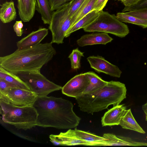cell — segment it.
I'll return each mask as SVG.
<instances>
[{"label": "cell", "mask_w": 147, "mask_h": 147, "mask_svg": "<svg viewBox=\"0 0 147 147\" xmlns=\"http://www.w3.org/2000/svg\"><path fill=\"white\" fill-rule=\"evenodd\" d=\"M33 106L38 114L37 126L71 129L76 127L81 120L73 111L72 102L61 97L38 96Z\"/></svg>", "instance_id": "1"}, {"label": "cell", "mask_w": 147, "mask_h": 147, "mask_svg": "<svg viewBox=\"0 0 147 147\" xmlns=\"http://www.w3.org/2000/svg\"><path fill=\"white\" fill-rule=\"evenodd\" d=\"M56 53L51 42L40 43L0 57V66L14 74L40 72L41 69Z\"/></svg>", "instance_id": "2"}, {"label": "cell", "mask_w": 147, "mask_h": 147, "mask_svg": "<svg viewBox=\"0 0 147 147\" xmlns=\"http://www.w3.org/2000/svg\"><path fill=\"white\" fill-rule=\"evenodd\" d=\"M126 91L124 84L111 81L101 88L82 94L76 99L81 111L93 114L107 109L111 105H119L126 98Z\"/></svg>", "instance_id": "3"}, {"label": "cell", "mask_w": 147, "mask_h": 147, "mask_svg": "<svg viewBox=\"0 0 147 147\" xmlns=\"http://www.w3.org/2000/svg\"><path fill=\"white\" fill-rule=\"evenodd\" d=\"M0 114L3 121L17 129L27 130L36 126L38 113L33 106L20 107L0 99Z\"/></svg>", "instance_id": "4"}, {"label": "cell", "mask_w": 147, "mask_h": 147, "mask_svg": "<svg viewBox=\"0 0 147 147\" xmlns=\"http://www.w3.org/2000/svg\"><path fill=\"white\" fill-rule=\"evenodd\" d=\"M86 32L110 33L123 38L129 33L127 26L119 20L115 14L102 10L97 17L91 23L83 28Z\"/></svg>", "instance_id": "5"}, {"label": "cell", "mask_w": 147, "mask_h": 147, "mask_svg": "<svg viewBox=\"0 0 147 147\" xmlns=\"http://www.w3.org/2000/svg\"><path fill=\"white\" fill-rule=\"evenodd\" d=\"M69 2L53 12L49 29L51 32V42L58 44H62L65 34L71 27V18L69 15Z\"/></svg>", "instance_id": "6"}, {"label": "cell", "mask_w": 147, "mask_h": 147, "mask_svg": "<svg viewBox=\"0 0 147 147\" xmlns=\"http://www.w3.org/2000/svg\"><path fill=\"white\" fill-rule=\"evenodd\" d=\"M38 96H47L49 93L61 90V86L49 80L40 72H26L16 74Z\"/></svg>", "instance_id": "7"}, {"label": "cell", "mask_w": 147, "mask_h": 147, "mask_svg": "<svg viewBox=\"0 0 147 147\" xmlns=\"http://www.w3.org/2000/svg\"><path fill=\"white\" fill-rule=\"evenodd\" d=\"M38 96L29 90L14 87L0 92V99L20 107L33 106Z\"/></svg>", "instance_id": "8"}, {"label": "cell", "mask_w": 147, "mask_h": 147, "mask_svg": "<svg viewBox=\"0 0 147 147\" xmlns=\"http://www.w3.org/2000/svg\"><path fill=\"white\" fill-rule=\"evenodd\" d=\"M90 83L86 73L74 76L69 80L61 89L63 94L75 98L81 95Z\"/></svg>", "instance_id": "9"}, {"label": "cell", "mask_w": 147, "mask_h": 147, "mask_svg": "<svg viewBox=\"0 0 147 147\" xmlns=\"http://www.w3.org/2000/svg\"><path fill=\"white\" fill-rule=\"evenodd\" d=\"M90 67L98 73H103L111 76L120 78L122 71L117 66L98 55L90 56L87 58Z\"/></svg>", "instance_id": "10"}, {"label": "cell", "mask_w": 147, "mask_h": 147, "mask_svg": "<svg viewBox=\"0 0 147 147\" xmlns=\"http://www.w3.org/2000/svg\"><path fill=\"white\" fill-rule=\"evenodd\" d=\"M50 140L55 145L89 146V143L79 139L76 136L74 130L69 129L65 132H61L58 135H50Z\"/></svg>", "instance_id": "11"}, {"label": "cell", "mask_w": 147, "mask_h": 147, "mask_svg": "<svg viewBox=\"0 0 147 147\" xmlns=\"http://www.w3.org/2000/svg\"><path fill=\"white\" fill-rule=\"evenodd\" d=\"M103 137L106 140L98 142L97 146H147V143L135 141L131 138L117 136L110 133L104 134Z\"/></svg>", "instance_id": "12"}, {"label": "cell", "mask_w": 147, "mask_h": 147, "mask_svg": "<svg viewBox=\"0 0 147 147\" xmlns=\"http://www.w3.org/2000/svg\"><path fill=\"white\" fill-rule=\"evenodd\" d=\"M48 29L46 28H39L33 31L26 36L17 42V49L21 50L33 46L40 43L47 36Z\"/></svg>", "instance_id": "13"}, {"label": "cell", "mask_w": 147, "mask_h": 147, "mask_svg": "<svg viewBox=\"0 0 147 147\" xmlns=\"http://www.w3.org/2000/svg\"><path fill=\"white\" fill-rule=\"evenodd\" d=\"M126 110V107L124 104L113 106L106 112L102 117L101 123L102 126H111L119 125Z\"/></svg>", "instance_id": "14"}, {"label": "cell", "mask_w": 147, "mask_h": 147, "mask_svg": "<svg viewBox=\"0 0 147 147\" xmlns=\"http://www.w3.org/2000/svg\"><path fill=\"white\" fill-rule=\"evenodd\" d=\"M113 40L108 33L95 32L83 35L77 40V43L79 46L83 47L96 44L106 45Z\"/></svg>", "instance_id": "15"}, {"label": "cell", "mask_w": 147, "mask_h": 147, "mask_svg": "<svg viewBox=\"0 0 147 147\" xmlns=\"http://www.w3.org/2000/svg\"><path fill=\"white\" fill-rule=\"evenodd\" d=\"M17 1L20 18L24 22H29L34 15L36 0H17Z\"/></svg>", "instance_id": "16"}, {"label": "cell", "mask_w": 147, "mask_h": 147, "mask_svg": "<svg viewBox=\"0 0 147 147\" xmlns=\"http://www.w3.org/2000/svg\"><path fill=\"white\" fill-rule=\"evenodd\" d=\"M100 11L94 10L87 14L68 30L65 37H69L71 33L77 30L86 28L97 17Z\"/></svg>", "instance_id": "17"}, {"label": "cell", "mask_w": 147, "mask_h": 147, "mask_svg": "<svg viewBox=\"0 0 147 147\" xmlns=\"http://www.w3.org/2000/svg\"><path fill=\"white\" fill-rule=\"evenodd\" d=\"M0 6V19L3 23H8L15 20L17 14L13 1L5 2Z\"/></svg>", "instance_id": "18"}, {"label": "cell", "mask_w": 147, "mask_h": 147, "mask_svg": "<svg viewBox=\"0 0 147 147\" xmlns=\"http://www.w3.org/2000/svg\"><path fill=\"white\" fill-rule=\"evenodd\" d=\"M119 125L124 129L134 130L142 134L145 133V132L135 119L130 109L126 110L121 119Z\"/></svg>", "instance_id": "19"}, {"label": "cell", "mask_w": 147, "mask_h": 147, "mask_svg": "<svg viewBox=\"0 0 147 147\" xmlns=\"http://www.w3.org/2000/svg\"><path fill=\"white\" fill-rule=\"evenodd\" d=\"M36 10L40 14L43 23L49 25L53 12L51 10L49 0H36Z\"/></svg>", "instance_id": "20"}, {"label": "cell", "mask_w": 147, "mask_h": 147, "mask_svg": "<svg viewBox=\"0 0 147 147\" xmlns=\"http://www.w3.org/2000/svg\"><path fill=\"white\" fill-rule=\"evenodd\" d=\"M0 78L14 85L18 88L31 90L28 86L16 74L0 66Z\"/></svg>", "instance_id": "21"}, {"label": "cell", "mask_w": 147, "mask_h": 147, "mask_svg": "<svg viewBox=\"0 0 147 147\" xmlns=\"http://www.w3.org/2000/svg\"><path fill=\"white\" fill-rule=\"evenodd\" d=\"M86 73L90 83L82 94L93 92L101 88L108 84V82L104 80L93 71H88Z\"/></svg>", "instance_id": "22"}, {"label": "cell", "mask_w": 147, "mask_h": 147, "mask_svg": "<svg viewBox=\"0 0 147 147\" xmlns=\"http://www.w3.org/2000/svg\"><path fill=\"white\" fill-rule=\"evenodd\" d=\"M74 130L77 136L80 140L89 143V146H95L97 142L106 140L103 136H99L88 131L79 130L76 127Z\"/></svg>", "instance_id": "23"}, {"label": "cell", "mask_w": 147, "mask_h": 147, "mask_svg": "<svg viewBox=\"0 0 147 147\" xmlns=\"http://www.w3.org/2000/svg\"><path fill=\"white\" fill-rule=\"evenodd\" d=\"M116 18L122 22L136 24L143 28H147V20L128 15L125 12H119L116 16Z\"/></svg>", "instance_id": "24"}, {"label": "cell", "mask_w": 147, "mask_h": 147, "mask_svg": "<svg viewBox=\"0 0 147 147\" xmlns=\"http://www.w3.org/2000/svg\"><path fill=\"white\" fill-rule=\"evenodd\" d=\"M84 52L81 51L78 48L74 49L68 56L71 61V69L74 70L79 69L80 67V60L84 57Z\"/></svg>", "instance_id": "25"}, {"label": "cell", "mask_w": 147, "mask_h": 147, "mask_svg": "<svg viewBox=\"0 0 147 147\" xmlns=\"http://www.w3.org/2000/svg\"><path fill=\"white\" fill-rule=\"evenodd\" d=\"M96 1L97 0H89L88 1L81 12L74 21L71 26L74 25L87 14L94 10V7Z\"/></svg>", "instance_id": "26"}, {"label": "cell", "mask_w": 147, "mask_h": 147, "mask_svg": "<svg viewBox=\"0 0 147 147\" xmlns=\"http://www.w3.org/2000/svg\"><path fill=\"white\" fill-rule=\"evenodd\" d=\"M144 9H147V0H139L133 5L125 6L122 11L128 12Z\"/></svg>", "instance_id": "27"}, {"label": "cell", "mask_w": 147, "mask_h": 147, "mask_svg": "<svg viewBox=\"0 0 147 147\" xmlns=\"http://www.w3.org/2000/svg\"><path fill=\"white\" fill-rule=\"evenodd\" d=\"M86 0H72L69 1L70 7L69 11V15L72 16L80 7Z\"/></svg>", "instance_id": "28"}, {"label": "cell", "mask_w": 147, "mask_h": 147, "mask_svg": "<svg viewBox=\"0 0 147 147\" xmlns=\"http://www.w3.org/2000/svg\"><path fill=\"white\" fill-rule=\"evenodd\" d=\"M125 13L128 15L147 20V9L129 11Z\"/></svg>", "instance_id": "29"}, {"label": "cell", "mask_w": 147, "mask_h": 147, "mask_svg": "<svg viewBox=\"0 0 147 147\" xmlns=\"http://www.w3.org/2000/svg\"><path fill=\"white\" fill-rule=\"evenodd\" d=\"M51 11L53 12L58 9L67 3V0H49Z\"/></svg>", "instance_id": "30"}, {"label": "cell", "mask_w": 147, "mask_h": 147, "mask_svg": "<svg viewBox=\"0 0 147 147\" xmlns=\"http://www.w3.org/2000/svg\"><path fill=\"white\" fill-rule=\"evenodd\" d=\"M23 24L22 20L16 22L13 26V28L17 36H20L22 35L23 32Z\"/></svg>", "instance_id": "31"}, {"label": "cell", "mask_w": 147, "mask_h": 147, "mask_svg": "<svg viewBox=\"0 0 147 147\" xmlns=\"http://www.w3.org/2000/svg\"><path fill=\"white\" fill-rule=\"evenodd\" d=\"M14 87L18 88L12 83L0 78V92H3L8 88Z\"/></svg>", "instance_id": "32"}, {"label": "cell", "mask_w": 147, "mask_h": 147, "mask_svg": "<svg viewBox=\"0 0 147 147\" xmlns=\"http://www.w3.org/2000/svg\"><path fill=\"white\" fill-rule=\"evenodd\" d=\"M108 0H97L94 5V10L99 11L102 10Z\"/></svg>", "instance_id": "33"}, {"label": "cell", "mask_w": 147, "mask_h": 147, "mask_svg": "<svg viewBox=\"0 0 147 147\" xmlns=\"http://www.w3.org/2000/svg\"><path fill=\"white\" fill-rule=\"evenodd\" d=\"M120 1L125 6H129L133 5L139 0H116Z\"/></svg>", "instance_id": "34"}, {"label": "cell", "mask_w": 147, "mask_h": 147, "mask_svg": "<svg viewBox=\"0 0 147 147\" xmlns=\"http://www.w3.org/2000/svg\"><path fill=\"white\" fill-rule=\"evenodd\" d=\"M142 109L146 115V120L147 121V101L145 104L142 105Z\"/></svg>", "instance_id": "35"}, {"label": "cell", "mask_w": 147, "mask_h": 147, "mask_svg": "<svg viewBox=\"0 0 147 147\" xmlns=\"http://www.w3.org/2000/svg\"><path fill=\"white\" fill-rule=\"evenodd\" d=\"M71 0H67V2H69L70 1H71Z\"/></svg>", "instance_id": "36"}]
</instances>
